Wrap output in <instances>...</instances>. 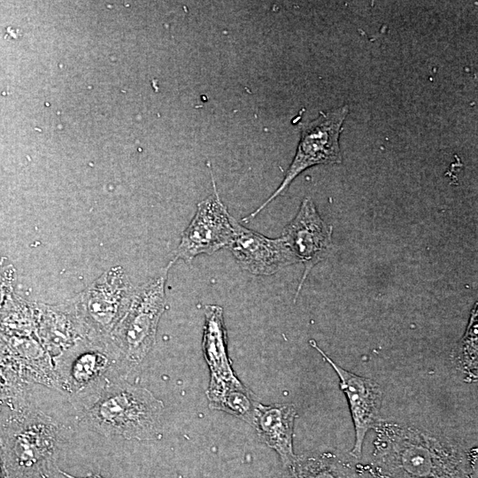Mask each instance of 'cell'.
Instances as JSON below:
<instances>
[{
	"label": "cell",
	"mask_w": 478,
	"mask_h": 478,
	"mask_svg": "<svg viewBox=\"0 0 478 478\" xmlns=\"http://www.w3.org/2000/svg\"><path fill=\"white\" fill-rule=\"evenodd\" d=\"M310 343L332 366L339 378V386L348 400L355 430V443L351 455L358 459L362 455L366 432L377 424L382 406V389L374 381L359 376L338 366L318 347L313 340H311Z\"/></svg>",
	"instance_id": "obj_9"
},
{
	"label": "cell",
	"mask_w": 478,
	"mask_h": 478,
	"mask_svg": "<svg viewBox=\"0 0 478 478\" xmlns=\"http://www.w3.org/2000/svg\"><path fill=\"white\" fill-rule=\"evenodd\" d=\"M206 393L210 407L227 412L252 425L258 402L241 382L210 384Z\"/></svg>",
	"instance_id": "obj_16"
},
{
	"label": "cell",
	"mask_w": 478,
	"mask_h": 478,
	"mask_svg": "<svg viewBox=\"0 0 478 478\" xmlns=\"http://www.w3.org/2000/svg\"><path fill=\"white\" fill-rule=\"evenodd\" d=\"M297 411L292 405H264L258 403L252 426L261 442L274 450L284 466L297 458L293 451L294 422Z\"/></svg>",
	"instance_id": "obj_13"
},
{
	"label": "cell",
	"mask_w": 478,
	"mask_h": 478,
	"mask_svg": "<svg viewBox=\"0 0 478 478\" xmlns=\"http://www.w3.org/2000/svg\"><path fill=\"white\" fill-rule=\"evenodd\" d=\"M12 387H8L5 376L0 371V400L4 401L12 394Z\"/></svg>",
	"instance_id": "obj_17"
},
{
	"label": "cell",
	"mask_w": 478,
	"mask_h": 478,
	"mask_svg": "<svg viewBox=\"0 0 478 478\" xmlns=\"http://www.w3.org/2000/svg\"><path fill=\"white\" fill-rule=\"evenodd\" d=\"M374 466L383 478H474V463L457 445L398 426L379 428Z\"/></svg>",
	"instance_id": "obj_1"
},
{
	"label": "cell",
	"mask_w": 478,
	"mask_h": 478,
	"mask_svg": "<svg viewBox=\"0 0 478 478\" xmlns=\"http://www.w3.org/2000/svg\"><path fill=\"white\" fill-rule=\"evenodd\" d=\"M41 345L51 358L58 356L79 339L87 337L73 305H38L34 314Z\"/></svg>",
	"instance_id": "obj_12"
},
{
	"label": "cell",
	"mask_w": 478,
	"mask_h": 478,
	"mask_svg": "<svg viewBox=\"0 0 478 478\" xmlns=\"http://www.w3.org/2000/svg\"><path fill=\"white\" fill-rule=\"evenodd\" d=\"M8 478H52L65 444L60 426L39 410L13 416L0 436Z\"/></svg>",
	"instance_id": "obj_3"
},
{
	"label": "cell",
	"mask_w": 478,
	"mask_h": 478,
	"mask_svg": "<svg viewBox=\"0 0 478 478\" xmlns=\"http://www.w3.org/2000/svg\"><path fill=\"white\" fill-rule=\"evenodd\" d=\"M0 478H8V474L5 468L2 443L0 438Z\"/></svg>",
	"instance_id": "obj_19"
},
{
	"label": "cell",
	"mask_w": 478,
	"mask_h": 478,
	"mask_svg": "<svg viewBox=\"0 0 478 478\" xmlns=\"http://www.w3.org/2000/svg\"><path fill=\"white\" fill-rule=\"evenodd\" d=\"M333 227L320 216L311 197L301 203L296 217L284 227L281 237L305 271L297 294L312 268L328 253L332 240Z\"/></svg>",
	"instance_id": "obj_10"
},
{
	"label": "cell",
	"mask_w": 478,
	"mask_h": 478,
	"mask_svg": "<svg viewBox=\"0 0 478 478\" xmlns=\"http://www.w3.org/2000/svg\"><path fill=\"white\" fill-rule=\"evenodd\" d=\"M58 473L62 474L66 478H78V477H74L73 475H71L70 474L63 471V470H60L58 469ZM81 478H104L102 477L100 474H89V475H87L86 477H81Z\"/></svg>",
	"instance_id": "obj_20"
},
{
	"label": "cell",
	"mask_w": 478,
	"mask_h": 478,
	"mask_svg": "<svg viewBox=\"0 0 478 478\" xmlns=\"http://www.w3.org/2000/svg\"><path fill=\"white\" fill-rule=\"evenodd\" d=\"M361 478H383L378 474L372 467L361 466Z\"/></svg>",
	"instance_id": "obj_18"
},
{
	"label": "cell",
	"mask_w": 478,
	"mask_h": 478,
	"mask_svg": "<svg viewBox=\"0 0 478 478\" xmlns=\"http://www.w3.org/2000/svg\"><path fill=\"white\" fill-rule=\"evenodd\" d=\"M163 412V402L150 390L116 379L82 412V421L106 437L119 436L146 441L159 437Z\"/></svg>",
	"instance_id": "obj_2"
},
{
	"label": "cell",
	"mask_w": 478,
	"mask_h": 478,
	"mask_svg": "<svg viewBox=\"0 0 478 478\" xmlns=\"http://www.w3.org/2000/svg\"><path fill=\"white\" fill-rule=\"evenodd\" d=\"M134 291L121 266H113L90 284L72 304L87 337L109 338Z\"/></svg>",
	"instance_id": "obj_7"
},
{
	"label": "cell",
	"mask_w": 478,
	"mask_h": 478,
	"mask_svg": "<svg viewBox=\"0 0 478 478\" xmlns=\"http://www.w3.org/2000/svg\"><path fill=\"white\" fill-rule=\"evenodd\" d=\"M203 351L211 370L210 383L240 382L233 374L227 357L223 309L220 305H207L204 307Z\"/></svg>",
	"instance_id": "obj_14"
},
{
	"label": "cell",
	"mask_w": 478,
	"mask_h": 478,
	"mask_svg": "<svg viewBox=\"0 0 478 478\" xmlns=\"http://www.w3.org/2000/svg\"><path fill=\"white\" fill-rule=\"evenodd\" d=\"M234 235L227 246L239 265L255 275H271L297 263L281 236L272 239L239 224L233 218Z\"/></svg>",
	"instance_id": "obj_11"
},
{
	"label": "cell",
	"mask_w": 478,
	"mask_h": 478,
	"mask_svg": "<svg viewBox=\"0 0 478 478\" xmlns=\"http://www.w3.org/2000/svg\"><path fill=\"white\" fill-rule=\"evenodd\" d=\"M58 390L83 412L96 403L105 387L120 374L118 355L110 338L83 337L52 358Z\"/></svg>",
	"instance_id": "obj_4"
},
{
	"label": "cell",
	"mask_w": 478,
	"mask_h": 478,
	"mask_svg": "<svg viewBox=\"0 0 478 478\" xmlns=\"http://www.w3.org/2000/svg\"><path fill=\"white\" fill-rule=\"evenodd\" d=\"M170 265L134 290L127 309L109 336L122 375L139 366L153 347L158 325L166 308L165 284Z\"/></svg>",
	"instance_id": "obj_5"
},
{
	"label": "cell",
	"mask_w": 478,
	"mask_h": 478,
	"mask_svg": "<svg viewBox=\"0 0 478 478\" xmlns=\"http://www.w3.org/2000/svg\"><path fill=\"white\" fill-rule=\"evenodd\" d=\"M213 194L200 201L197 212L183 231L175 258L187 264L200 254L211 255L227 247L234 235L233 218L222 203L212 176Z\"/></svg>",
	"instance_id": "obj_8"
},
{
	"label": "cell",
	"mask_w": 478,
	"mask_h": 478,
	"mask_svg": "<svg viewBox=\"0 0 478 478\" xmlns=\"http://www.w3.org/2000/svg\"><path fill=\"white\" fill-rule=\"evenodd\" d=\"M349 106L342 105L327 112L304 124L300 131V139L296 154L285 176L276 190L243 221L253 219L274 199L282 194L292 181L309 167L318 165H338L343 157L340 148V135Z\"/></svg>",
	"instance_id": "obj_6"
},
{
	"label": "cell",
	"mask_w": 478,
	"mask_h": 478,
	"mask_svg": "<svg viewBox=\"0 0 478 478\" xmlns=\"http://www.w3.org/2000/svg\"><path fill=\"white\" fill-rule=\"evenodd\" d=\"M278 478H361V466L328 452L297 456Z\"/></svg>",
	"instance_id": "obj_15"
}]
</instances>
